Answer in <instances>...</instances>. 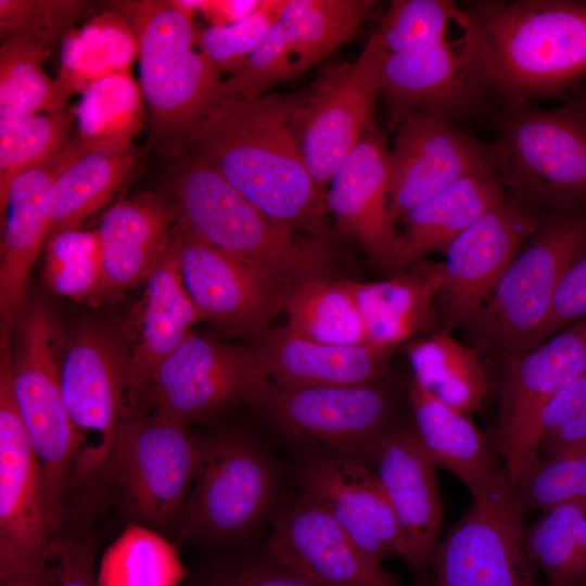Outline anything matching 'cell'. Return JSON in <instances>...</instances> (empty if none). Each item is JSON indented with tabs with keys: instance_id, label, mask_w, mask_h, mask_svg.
Masks as SVG:
<instances>
[{
	"instance_id": "32",
	"label": "cell",
	"mask_w": 586,
	"mask_h": 586,
	"mask_svg": "<svg viewBox=\"0 0 586 586\" xmlns=\"http://www.w3.org/2000/svg\"><path fill=\"white\" fill-rule=\"evenodd\" d=\"M374 5L370 0H285L275 26L290 79L347 41Z\"/></svg>"
},
{
	"instance_id": "14",
	"label": "cell",
	"mask_w": 586,
	"mask_h": 586,
	"mask_svg": "<svg viewBox=\"0 0 586 586\" xmlns=\"http://www.w3.org/2000/svg\"><path fill=\"white\" fill-rule=\"evenodd\" d=\"M63 399L77 435L75 470L90 475L106 466L116 434L136 413L128 354L106 330H78L61 367Z\"/></svg>"
},
{
	"instance_id": "23",
	"label": "cell",
	"mask_w": 586,
	"mask_h": 586,
	"mask_svg": "<svg viewBox=\"0 0 586 586\" xmlns=\"http://www.w3.org/2000/svg\"><path fill=\"white\" fill-rule=\"evenodd\" d=\"M390 161L385 137L373 124L333 174L326 207L373 265L396 275L400 241L388 212Z\"/></svg>"
},
{
	"instance_id": "43",
	"label": "cell",
	"mask_w": 586,
	"mask_h": 586,
	"mask_svg": "<svg viewBox=\"0 0 586 586\" xmlns=\"http://www.w3.org/2000/svg\"><path fill=\"white\" fill-rule=\"evenodd\" d=\"M468 18L464 5L454 1L394 0L377 33L387 52H400L442 41Z\"/></svg>"
},
{
	"instance_id": "2",
	"label": "cell",
	"mask_w": 586,
	"mask_h": 586,
	"mask_svg": "<svg viewBox=\"0 0 586 586\" xmlns=\"http://www.w3.org/2000/svg\"><path fill=\"white\" fill-rule=\"evenodd\" d=\"M492 90L508 104L557 97L586 79V2L481 0L464 5Z\"/></svg>"
},
{
	"instance_id": "41",
	"label": "cell",
	"mask_w": 586,
	"mask_h": 586,
	"mask_svg": "<svg viewBox=\"0 0 586 586\" xmlns=\"http://www.w3.org/2000/svg\"><path fill=\"white\" fill-rule=\"evenodd\" d=\"M43 278L58 295L90 304L105 298L99 229L51 233L46 243Z\"/></svg>"
},
{
	"instance_id": "15",
	"label": "cell",
	"mask_w": 586,
	"mask_h": 586,
	"mask_svg": "<svg viewBox=\"0 0 586 586\" xmlns=\"http://www.w3.org/2000/svg\"><path fill=\"white\" fill-rule=\"evenodd\" d=\"M269 384L253 345L226 344L190 331L156 369L143 398L155 412L188 424L228 405L258 406Z\"/></svg>"
},
{
	"instance_id": "50",
	"label": "cell",
	"mask_w": 586,
	"mask_h": 586,
	"mask_svg": "<svg viewBox=\"0 0 586 586\" xmlns=\"http://www.w3.org/2000/svg\"><path fill=\"white\" fill-rule=\"evenodd\" d=\"M54 586H97L91 547L76 538H61Z\"/></svg>"
},
{
	"instance_id": "26",
	"label": "cell",
	"mask_w": 586,
	"mask_h": 586,
	"mask_svg": "<svg viewBox=\"0 0 586 586\" xmlns=\"http://www.w3.org/2000/svg\"><path fill=\"white\" fill-rule=\"evenodd\" d=\"M84 153L75 137L44 166L29 169L14 182L7 206L0 246L1 331L11 332L21 316L33 265L50 235L47 193L56 177Z\"/></svg>"
},
{
	"instance_id": "48",
	"label": "cell",
	"mask_w": 586,
	"mask_h": 586,
	"mask_svg": "<svg viewBox=\"0 0 586 586\" xmlns=\"http://www.w3.org/2000/svg\"><path fill=\"white\" fill-rule=\"evenodd\" d=\"M198 586H318L271 556L258 555L225 560L212 566Z\"/></svg>"
},
{
	"instance_id": "4",
	"label": "cell",
	"mask_w": 586,
	"mask_h": 586,
	"mask_svg": "<svg viewBox=\"0 0 586 586\" xmlns=\"http://www.w3.org/2000/svg\"><path fill=\"white\" fill-rule=\"evenodd\" d=\"M131 26L137 43L140 88L154 142L167 154L182 151L198 123L226 100L220 71L198 47L193 17L173 0L112 4Z\"/></svg>"
},
{
	"instance_id": "7",
	"label": "cell",
	"mask_w": 586,
	"mask_h": 586,
	"mask_svg": "<svg viewBox=\"0 0 586 586\" xmlns=\"http://www.w3.org/2000/svg\"><path fill=\"white\" fill-rule=\"evenodd\" d=\"M494 170L508 194L538 211L586 206V128L557 110L508 104L498 116Z\"/></svg>"
},
{
	"instance_id": "19",
	"label": "cell",
	"mask_w": 586,
	"mask_h": 586,
	"mask_svg": "<svg viewBox=\"0 0 586 586\" xmlns=\"http://www.w3.org/2000/svg\"><path fill=\"white\" fill-rule=\"evenodd\" d=\"M179 259L188 293L222 331L251 339L266 333L288 296L265 272L202 240L178 220Z\"/></svg>"
},
{
	"instance_id": "18",
	"label": "cell",
	"mask_w": 586,
	"mask_h": 586,
	"mask_svg": "<svg viewBox=\"0 0 586 586\" xmlns=\"http://www.w3.org/2000/svg\"><path fill=\"white\" fill-rule=\"evenodd\" d=\"M543 212L506 193L504 201L446 249L437 306L445 331L470 327L538 227Z\"/></svg>"
},
{
	"instance_id": "1",
	"label": "cell",
	"mask_w": 586,
	"mask_h": 586,
	"mask_svg": "<svg viewBox=\"0 0 586 586\" xmlns=\"http://www.w3.org/2000/svg\"><path fill=\"white\" fill-rule=\"evenodd\" d=\"M308 90L221 101L193 128L182 151L208 164L271 219L327 240V212L293 127Z\"/></svg>"
},
{
	"instance_id": "13",
	"label": "cell",
	"mask_w": 586,
	"mask_h": 586,
	"mask_svg": "<svg viewBox=\"0 0 586 586\" xmlns=\"http://www.w3.org/2000/svg\"><path fill=\"white\" fill-rule=\"evenodd\" d=\"M257 407L307 454L368 464L379 440L395 425L392 397L377 383L289 388L270 382Z\"/></svg>"
},
{
	"instance_id": "9",
	"label": "cell",
	"mask_w": 586,
	"mask_h": 586,
	"mask_svg": "<svg viewBox=\"0 0 586 586\" xmlns=\"http://www.w3.org/2000/svg\"><path fill=\"white\" fill-rule=\"evenodd\" d=\"M16 335L12 391L50 504L61 517L67 479L75 468L77 435L63 399L59 329L50 311L36 305L20 316Z\"/></svg>"
},
{
	"instance_id": "11",
	"label": "cell",
	"mask_w": 586,
	"mask_h": 586,
	"mask_svg": "<svg viewBox=\"0 0 586 586\" xmlns=\"http://www.w3.org/2000/svg\"><path fill=\"white\" fill-rule=\"evenodd\" d=\"M201 455L187 424L135 413L120 425L105 467L138 523L163 526L177 522Z\"/></svg>"
},
{
	"instance_id": "39",
	"label": "cell",
	"mask_w": 586,
	"mask_h": 586,
	"mask_svg": "<svg viewBox=\"0 0 586 586\" xmlns=\"http://www.w3.org/2000/svg\"><path fill=\"white\" fill-rule=\"evenodd\" d=\"M73 110L0 118V217L4 219L11 189L25 171L56 158L72 142Z\"/></svg>"
},
{
	"instance_id": "37",
	"label": "cell",
	"mask_w": 586,
	"mask_h": 586,
	"mask_svg": "<svg viewBox=\"0 0 586 586\" xmlns=\"http://www.w3.org/2000/svg\"><path fill=\"white\" fill-rule=\"evenodd\" d=\"M286 327L305 340L337 346L368 343L360 311L346 280L317 278L288 297Z\"/></svg>"
},
{
	"instance_id": "44",
	"label": "cell",
	"mask_w": 586,
	"mask_h": 586,
	"mask_svg": "<svg viewBox=\"0 0 586 586\" xmlns=\"http://www.w3.org/2000/svg\"><path fill=\"white\" fill-rule=\"evenodd\" d=\"M510 484L524 512L586 505V447L557 458H537Z\"/></svg>"
},
{
	"instance_id": "46",
	"label": "cell",
	"mask_w": 586,
	"mask_h": 586,
	"mask_svg": "<svg viewBox=\"0 0 586 586\" xmlns=\"http://www.w3.org/2000/svg\"><path fill=\"white\" fill-rule=\"evenodd\" d=\"M285 0H262L249 16L227 26L200 29L198 47L218 71L233 74L280 18Z\"/></svg>"
},
{
	"instance_id": "10",
	"label": "cell",
	"mask_w": 586,
	"mask_h": 586,
	"mask_svg": "<svg viewBox=\"0 0 586 586\" xmlns=\"http://www.w3.org/2000/svg\"><path fill=\"white\" fill-rule=\"evenodd\" d=\"M524 513L504 469L434 547L429 586H537Z\"/></svg>"
},
{
	"instance_id": "12",
	"label": "cell",
	"mask_w": 586,
	"mask_h": 586,
	"mask_svg": "<svg viewBox=\"0 0 586 586\" xmlns=\"http://www.w3.org/2000/svg\"><path fill=\"white\" fill-rule=\"evenodd\" d=\"M386 53L384 41L375 31L353 63L311 86L295 111L296 140L326 212L333 174L374 124Z\"/></svg>"
},
{
	"instance_id": "8",
	"label": "cell",
	"mask_w": 586,
	"mask_h": 586,
	"mask_svg": "<svg viewBox=\"0 0 586 586\" xmlns=\"http://www.w3.org/2000/svg\"><path fill=\"white\" fill-rule=\"evenodd\" d=\"M201 448L196 475L177 519L183 536L224 544L272 515L278 479L264 448L238 435L201 442Z\"/></svg>"
},
{
	"instance_id": "20",
	"label": "cell",
	"mask_w": 586,
	"mask_h": 586,
	"mask_svg": "<svg viewBox=\"0 0 586 586\" xmlns=\"http://www.w3.org/2000/svg\"><path fill=\"white\" fill-rule=\"evenodd\" d=\"M391 150L388 212L394 224L462 176L494 168L492 141L457 128L436 111L407 114L396 124Z\"/></svg>"
},
{
	"instance_id": "45",
	"label": "cell",
	"mask_w": 586,
	"mask_h": 586,
	"mask_svg": "<svg viewBox=\"0 0 586 586\" xmlns=\"http://www.w3.org/2000/svg\"><path fill=\"white\" fill-rule=\"evenodd\" d=\"M82 0H0V37L22 38L53 50L88 7Z\"/></svg>"
},
{
	"instance_id": "36",
	"label": "cell",
	"mask_w": 586,
	"mask_h": 586,
	"mask_svg": "<svg viewBox=\"0 0 586 586\" xmlns=\"http://www.w3.org/2000/svg\"><path fill=\"white\" fill-rule=\"evenodd\" d=\"M143 103L140 85L130 69L97 81L73 109L77 143L85 152L133 148V139L144 128Z\"/></svg>"
},
{
	"instance_id": "47",
	"label": "cell",
	"mask_w": 586,
	"mask_h": 586,
	"mask_svg": "<svg viewBox=\"0 0 586 586\" xmlns=\"http://www.w3.org/2000/svg\"><path fill=\"white\" fill-rule=\"evenodd\" d=\"M538 458H557L586 447V372L542 409L536 426Z\"/></svg>"
},
{
	"instance_id": "30",
	"label": "cell",
	"mask_w": 586,
	"mask_h": 586,
	"mask_svg": "<svg viewBox=\"0 0 586 586\" xmlns=\"http://www.w3.org/2000/svg\"><path fill=\"white\" fill-rule=\"evenodd\" d=\"M505 196L496 171L485 167L462 176L412 208L402 220L398 272L430 253H445L461 232L499 205Z\"/></svg>"
},
{
	"instance_id": "49",
	"label": "cell",
	"mask_w": 586,
	"mask_h": 586,
	"mask_svg": "<svg viewBox=\"0 0 586 586\" xmlns=\"http://www.w3.org/2000/svg\"><path fill=\"white\" fill-rule=\"evenodd\" d=\"M586 317V253L565 272L556 292L543 341Z\"/></svg>"
},
{
	"instance_id": "22",
	"label": "cell",
	"mask_w": 586,
	"mask_h": 586,
	"mask_svg": "<svg viewBox=\"0 0 586 586\" xmlns=\"http://www.w3.org/2000/svg\"><path fill=\"white\" fill-rule=\"evenodd\" d=\"M266 550L318 586H403L320 506L301 494L278 502Z\"/></svg>"
},
{
	"instance_id": "28",
	"label": "cell",
	"mask_w": 586,
	"mask_h": 586,
	"mask_svg": "<svg viewBox=\"0 0 586 586\" xmlns=\"http://www.w3.org/2000/svg\"><path fill=\"white\" fill-rule=\"evenodd\" d=\"M177 220L173 201L156 193H139L110 207L99 227L105 298L146 281Z\"/></svg>"
},
{
	"instance_id": "33",
	"label": "cell",
	"mask_w": 586,
	"mask_h": 586,
	"mask_svg": "<svg viewBox=\"0 0 586 586\" xmlns=\"http://www.w3.org/2000/svg\"><path fill=\"white\" fill-rule=\"evenodd\" d=\"M137 160L135 146L79 154L51 184L46 198L50 234L79 228L117 191Z\"/></svg>"
},
{
	"instance_id": "17",
	"label": "cell",
	"mask_w": 586,
	"mask_h": 586,
	"mask_svg": "<svg viewBox=\"0 0 586 586\" xmlns=\"http://www.w3.org/2000/svg\"><path fill=\"white\" fill-rule=\"evenodd\" d=\"M504 361L495 444L511 483L538 458L536 426L544 406L586 372V317Z\"/></svg>"
},
{
	"instance_id": "29",
	"label": "cell",
	"mask_w": 586,
	"mask_h": 586,
	"mask_svg": "<svg viewBox=\"0 0 586 586\" xmlns=\"http://www.w3.org/2000/svg\"><path fill=\"white\" fill-rule=\"evenodd\" d=\"M346 281L368 343L396 348L416 333L435 330L442 321L434 301L443 283V263L421 259L384 281Z\"/></svg>"
},
{
	"instance_id": "5",
	"label": "cell",
	"mask_w": 586,
	"mask_h": 586,
	"mask_svg": "<svg viewBox=\"0 0 586 586\" xmlns=\"http://www.w3.org/2000/svg\"><path fill=\"white\" fill-rule=\"evenodd\" d=\"M9 336H0V586H54L61 517L13 395Z\"/></svg>"
},
{
	"instance_id": "27",
	"label": "cell",
	"mask_w": 586,
	"mask_h": 586,
	"mask_svg": "<svg viewBox=\"0 0 586 586\" xmlns=\"http://www.w3.org/2000/svg\"><path fill=\"white\" fill-rule=\"evenodd\" d=\"M253 347L270 382L289 388L374 384L385 374L395 351L371 343H315L286 326L269 329L253 342Z\"/></svg>"
},
{
	"instance_id": "42",
	"label": "cell",
	"mask_w": 586,
	"mask_h": 586,
	"mask_svg": "<svg viewBox=\"0 0 586 586\" xmlns=\"http://www.w3.org/2000/svg\"><path fill=\"white\" fill-rule=\"evenodd\" d=\"M586 505L565 504L543 512L526 531V549L547 586H581L577 528Z\"/></svg>"
},
{
	"instance_id": "25",
	"label": "cell",
	"mask_w": 586,
	"mask_h": 586,
	"mask_svg": "<svg viewBox=\"0 0 586 586\" xmlns=\"http://www.w3.org/2000/svg\"><path fill=\"white\" fill-rule=\"evenodd\" d=\"M132 319L128 354L129 384L135 407L156 369L179 346L202 315L187 291L179 259L176 225L169 243L146 279Z\"/></svg>"
},
{
	"instance_id": "40",
	"label": "cell",
	"mask_w": 586,
	"mask_h": 586,
	"mask_svg": "<svg viewBox=\"0 0 586 586\" xmlns=\"http://www.w3.org/2000/svg\"><path fill=\"white\" fill-rule=\"evenodd\" d=\"M52 50L22 38L0 47V118H17L65 109L58 84L43 69Z\"/></svg>"
},
{
	"instance_id": "24",
	"label": "cell",
	"mask_w": 586,
	"mask_h": 586,
	"mask_svg": "<svg viewBox=\"0 0 586 586\" xmlns=\"http://www.w3.org/2000/svg\"><path fill=\"white\" fill-rule=\"evenodd\" d=\"M371 466L383 486L410 549L408 566L418 577L429 568L442 524L435 464L415 428L394 425L377 443Z\"/></svg>"
},
{
	"instance_id": "21",
	"label": "cell",
	"mask_w": 586,
	"mask_h": 586,
	"mask_svg": "<svg viewBox=\"0 0 586 586\" xmlns=\"http://www.w3.org/2000/svg\"><path fill=\"white\" fill-rule=\"evenodd\" d=\"M302 495L324 509L375 562L396 556L409 564L410 549L371 464L307 454L298 468Z\"/></svg>"
},
{
	"instance_id": "52",
	"label": "cell",
	"mask_w": 586,
	"mask_h": 586,
	"mask_svg": "<svg viewBox=\"0 0 586 586\" xmlns=\"http://www.w3.org/2000/svg\"><path fill=\"white\" fill-rule=\"evenodd\" d=\"M561 115L586 128V89L569 93L564 104L556 109Z\"/></svg>"
},
{
	"instance_id": "35",
	"label": "cell",
	"mask_w": 586,
	"mask_h": 586,
	"mask_svg": "<svg viewBox=\"0 0 586 586\" xmlns=\"http://www.w3.org/2000/svg\"><path fill=\"white\" fill-rule=\"evenodd\" d=\"M405 352L415 381L431 395L466 415L482 407L489 382L475 349L442 330L407 343Z\"/></svg>"
},
{
	"instance_id": "31",
	"label": "cell",
	"mask_w": 586,
	"mask_h": 586,
	"mask_svg": "<svg viewBox=\"0 0 586 586\" xmlns=\"http://www.w3.org/2000/svg\"><path fill=\"white\" fill-rule=\"evenodd\" d=\"M407 390L415 429L433 463L457 476L472 497L480 495L504 470L483 433L466 413L431 395L413 378Z\"/></svg>"
},
{
	"instance_id": "34",
	"label": "cell",
	"mask_w": 586,
	"mask_h": 586,
	"mask_svg": "<svg viewBox=\"0 0 586 586\" xmlns=\"http://www.w3.org/2000/svg\"><path fill=\"white\" fill-rule=\"evenodd\" d=\"M136 56L138 43L131 26L111 10L66 36L55 81L67 101L107 76L129 71Z\"/></svg>"
},
{
	"instance_id": "51",
	"label": "cell",
	"mask_w": 586,
	"mask_h": 586,
	"mask_svg": "<svg viewBox=\"0 0 586 586\" xmlns=\"http://www.w3.org/2000/svg\"><path fill=\"white\" fill-rule=\"evenodd\" d=\"M262 0H193L196 13H200L209 26H227L252 14Z\"/></svg>"
},
{
	"instance_id": "16",
	"label": "cell",
	"mask_w": 586,
	"mask_h": 586,
	"mask_svg": "<svg viewBox=\"0 0 586 586\" xmlns=\"http://www.w3.org/2000/svg\"><path fill=\"white\" fill-rule=\"evenodd\" d=\"M491 89L482 38L472 17L454 37L387 52L381 68L380 93L395 125L420 111H436L450 119L467 115L480 106Z\"/></svg>"
},
{
	"instance_id": "6",
	"label": "cell",
	"mask_w": 586,
	"mask_h": 586,
	"mask_svg": "<svg viewBox=\"0 0 586 586\" xmlns=\"http://www.w3.org/2000/svg\"><path fill=\"white\" fill-rule=\"evenodd\" d=\"M586 253V206L549 208L482 308L473 330L479 352L505 359L543 342L568 269Z\"/></svg>"
},
{
	"instance_id": "38",
	"label": "cell",
	"mask_w": 586,
	"mask_h": 586,
	"mask_svg": "<svg viewBox=\"0 0 586 586\" xmlns=\"http://www.w3.org/2000/svg\"><path fill=\"white\" fill-rule=\"evenodd\" d=\"M188 572L176 547L141 523H129L104 551L97 586H180Z\"/></svg>"
},
{
	"instance_id": "3",
	"label": "cell",
	"mask_w": 586,
	"mask_h": 586,
	"mask_svg": "<svg viewBox=\"0 0 586 586\" xmlns=\"http://www.w3.org/2000/svg\"><path fill=\"white\" fill-rule=\"evenodd\" d=\"M170 190L181 225L265 272L288 297L309 280L329 278L326 239L300 237L271 219L196 156L180 160Z\"/></svg>"
}]
</instances>
